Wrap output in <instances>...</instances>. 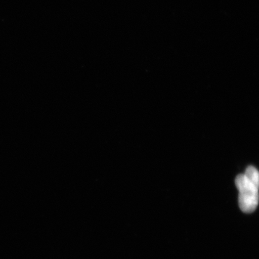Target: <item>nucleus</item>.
<instances>
[{"label":"nucleus","instance_id":"obj_1","mask_svg":"<svg viewBox=\"0 0 259 259\" xmlns=\"http://www.w3.org/2000/svg\"><path fill=\"white\" fill-rule=\"evenodd\" d=\"M235 184L239 191V208L245 213L253 212L258 205L259 189L251 184L244 174L236 177Z\"/></svg>","mask_w":259,"mask_h":259},{"label":"nucleus","instance_id":"obj_2","mask_svg":"<svg viewBox=\"0 0 259 259\" xmlns=\"http://www.w3.org/2000/svg\"><path fill=\"white\" fill-rule=\"evenodd\" d=\"M244 175L251 184L259 189V171L256 168L252 166H248Z\"/></svg>","mask_w":259,"mask_h":259}]
</instances>
